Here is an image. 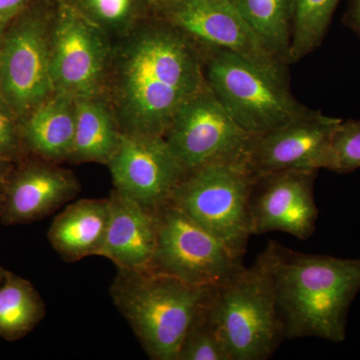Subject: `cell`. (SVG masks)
I'll return each instance as SVG.
<instances>
[{"label":"cell","instance_id":"1","mask_svg":"<svg viewBox=\"0 0 360 360\" xmlns=\"http://www.w3.org/2000/svg\"><path fill=\"white\" fill-rule=\"evenodd\" d=\"M198 45L153 14L124 35L106 85L122 132L165 136L179 108L207 84Z\"/></svg>","mask_w":360,"mask_h":360},{"label":"cell","instance_id":"2","mask_svg":"<svg viewBox=\"0 0 360 360\" xmlns=\"http://www.w3.org/2000/svg\"><path fill=\"white\" fill-rule=\"evenodd\" d=\"M258 257L271 277L285 340H347L348 311L360 292V258L298 252L274 240Z\"/></svg>","mask_w":360,"mask_h":360},{"label":"cell","instance_id":"3","mask_svg":"<svg viewBox=\"0 0 360 360\" xmlns=\"http://www.w3.org/2000/svg\"><path fill=\"white\" fill-rule=\"evenodd\" d=\"M214 288L151 269H118L110 295L151 359L176 360L187 331Z\"/></svg>","mask_w":360,"mask_h":360},{"label":"cell","instance_id":"4","mask_svg":"<svg viewBox=\"0 0 360 360\" xmlns=\"http://www.w3.org/2000/svg\"><path fill=\"white\" fill-rule=\"evenodd\" d=\"M207 312L231 360L269 359L285 340L274 283L259 257L213 290Z\"/></svg>","mask_w":360,"mask_h":360},{"label":"cell","instance_id":"5","mask_svg":"<svg viewBox=\"0 0 360 360\" xmlns=\"http://www.w3.org/2000/svg\"><path fill=\"white\" fill-rule=\"evenodd\" d=\"M205 47L208 86L251 136L311 112L291 94L285 77L233 52Z\"/></svg>","mask_w":360,"mask_h":360},{"label":"cell","instance_id":"6","mask_svg":"<svg viewBox=\"0 0 360 360\" xmlns=\"http://www.w3.org/2000/svg\"><path fill=\"white\" fill-rule=\"evenodd\" d=\"M255 180L245 160L210 163L184 175L172 203L243 255L252 236L250 201Z\"/></svg>","mask_w":360,"mask_h":360},{"label":"cell","instance_id":"7","mask_svg":"<svg viewBox=\"0 0 360 360\" xmlns=\"http://www.w3.org/2000/svg\"><path fill=\"white\" fill-rule=\"evenodd\" d=\"M59 0H35L7 25L0 59V94L20 122L54 94L52 26Z\"/></svg>","mask_w":360,"mask_h":360},{"label":"cell","instance_id":"8","mask_svg":"<svg viewBox=\"0 0 360 360\" xmlns=\"http://www.w3.org/2000/svg\"><path fill=\"white\" fill-rule=\"evenodd\" d=\"M156 217L158 241L148 269L193 285L217 288L245 267L243 255L232 250L177 206L169 203Z\"/></svg>","mask_w":360,"mask_h":360},{"label":"cell","instance_id":"9","mask_svg":"<svg viewBox=\"0 0 360 360\" xmlns=\"http://www.w3.org/2000/svg\"><path fill=\"white\" fill-rule=\"evenodd\" d=\"M112 54L108 35L59 0L51 37L53 91L75 98L103 96Z\"/></svg>","mask_w":360,"mask_h":360},{"label":"cell","instance_id":"10","mask_svg":"<svg viewBox=\"0 0 360 360\" xmlns=\"http://www.w3.org/2000/svg\"><path fill=\"white\" fill-rule=\"evenodd\" d=\"M163 137L186 174L210 163L245 160L251 139L208 84L179 108Z\"/></svg>","mask_w":360,"mask_h":360},{"label":"cell","instance_id":"11","mask_svg":"<svg viewBox=\"0 0 360 360\" xmlns=\"http://www.w3.org/2000/svg\"><path fill=\"white\" fill-rule=\"evenodd\" d=\"M153 14L198 44L238 54L286 77L283 61L251 30L229 0H160Z\"/></svg>","mask_w":360,"mask_h":360},{"label":"cell","instance_id":"12","mask_svg":"<svg viewBox=\"0 0 360 360\" xmlns=\"http://www.w3.org/2000/svg\"><path fill=\"white\" fill-rule=\"evenodd\" d=\"M108 165L115 191L155 215L172 203L186 175L165 137L158 135L122 132Z\"/></svg>","mask_w":360,"mask_h":360},{"label":"cell","instance_id":"13","mask_svg":"<svg viewBox=\"0 0 360 360\" xmlns=\"http://www.w3.org/2000/svg\"><path fill=\"white\" fill-rule=\"evenodd\" d=\"M341 120L311 110L283 127L251 136L246 167L257 177L288 170L319 172Z\"/></svg>","mask_w":360,"mask_h":360},{"label":"cell","instance_id":"14","mask_svg":"<svg viewBox=\"0 0 360 360\" xmlns=\"http://www.w3.org/2000/svg\"><path fill=\"white\" fill-rule=\"evenodd\" d=\"M317 172L288 170L257 177L250 201L251 236L278 231L300 240L311 238L319 214Z\"/></svg>","mask_w":360,"mask_h":360},{"label":"cell","instance_id":"15","mask_svg":"<svg viewBox=\"0 0 360 360\" xmlns=\"http://www.w3.org/2000/svg\"><path fill=\"white\" fill-rule=\"evenodd\" d=\"M0 191V222L4 225L37 221L56 212L80 191L70 170L52 161H18Z\"/></svg>","mask_w":360,"mask_h":360},{"label":"cell","instance_id":"16","mask_svg":"<svg viewBox=\"0 0 360 360\" xmlns=\"http://www.w3.org/2000/svg\"><path fill=\"white\" fill-rule=\"evenodd\" d=\"M105 239L98 257L122 270L148 269L158 241V217L113 189Z\"/></svg>","mask_w":360,"mask_h":360},{"label":"cell","instance_id":"17","mask_svg":"<svg viewBox=\"0 0 360 360\" xmlns=\"http://www.w3.org/2000/svg\"><path fill=\"white\" fill-rule=\"evenodd\" d=\"M110 214V198L75 201L54 219L47 238L65 262L97 255L105 239Z\"/></svg>","mask_w":360,"mask_h":360},{"label":"cell","instance_id":"18","mask_svg":"<svg viewBox=\"0 0 360 360\" xmlns=\"http://www.w3.org/2000/svg\"><path fill=\"white\" fill-rule=\"evenodd\" d=\"M75 98L54 92L20 122L25 151L52 161L68 160L75 134Z\"/></svg>","mask_w":360,"mask_h":360},{"label":"cell","instance_id":"19","mask_svg":"<svg viewBox=\"0 0 360 360\" xmlns=\"http://www.w3.org/2000/svg\"><path fill=\"white\" fill-rule=\"evenodd\" d=\"M75 134L68 160L108 165L122 139V130L103 96L75 98Z\"/></svg>","mask_w":360,"mask_h":360},{"label":"cell","instance_id":"20","mask_svg":"<svg viewBox=\"0 0 360 360\" xmlns=\"http://www.w3.org/2000/svg\"><path fill=\"white\" fill-rule=\"evenodd\" d=\"M44 315V303L32 283L7 270L0 284V338L16 341L25 338Z\"/></svg>","mask_w":360,"mask_h":360},{"label":"cell","instance_id":"21","mask_svg":"<svg viewBox=\"0 0 360 360\" xmlns=\"http://www.w3.org/2000/svg\"><path fill=\"white\" fill-rule=\"evenodd\" d=\"M274 56L288 63L295 0H229Z\"/></svg>","mask_w":360,"mask_h":360},{"label":"cell","instance_id":"22","mask_svg":"<svg viewBox=\"0 0 360 360\" xmlns=\"http://www.w3.org/2000/svg\"><path fill=\"white\" fill-rule=\"evenodd\" d=\"M340 0H295L288 63H296L323 41Z\"/></svg>","mask_w":360,"mask_h":360},{"label":"cell","instance_id":"23","mask_svg":"<svg viewBox=\"0 0 360 360\" xmlns=\"http://www.w3.org/2000/svg\"><path fill=\"white\" fill-rule=\"evenodd\" d=\"M106 34H124L153 14L151 0H65Z\"/></svg>","mask_w":360,"mask_h":360},{"label":"cell","instance_id":"24","mask_svg":"<svg viewBox=\"0 0 360 360\" xmlns=\"http://www.w3.org/2000/svg\"><path fill=\"white\" fill-rule=\"evenodd\" d=\"M176 360H231L219 331L208 315L207 305L187 331Z\"/></svg>","mask_w":360,"mask_h":360},{"label":"cell","instance_id":"25","mask_svg":"<svg viewBox=\"0 0 360 360\" xmlns=\"http://www.w3.org/2000/svg\"><path fill=\"white\" fill-rule=\"evenodd\" d=\"M360 168V120H341L336 129L323 169L350 174Z\"/></svg>","mask_w":360,"mask_h":360},{"label":"cell","instance_id":"26","mask_svg":"<svg viewBox=\"0 0 360 360\" xmlns=\"http://www.w3.org/2000/svg\"><path fill=\"white\" fill-rule=\"evenodd\" d=\"M25 153L20 120L0 94V158L18 162Z\"/></svg>","mask_w":360,"mask_h":360},{"label":"cell","instance_id":"27","mask_svg":"<svg viewBox=\"0 0 360 360\" xmlns=\"http://www.w3.org/2000/svg\"><path fill=\"white\" fill-rule=\"evenodd\" d=\"M35 0H0V21H11Z\"/></svg>","mask_w":360,"mask_h":360},{"label":"cell","instance_id":"28","mask_svg":"<svg viewBox=\"0 0 360 360\" xmlns=\"http://www.w3.org/2000/svg\"><path fill=\"white\" fill-rule=\"evenodd\" d=\"M343 20L345 25L352 28L360 39V0H349V6Z\"/></svg>","mask_w":360,"mask_h":360},{"label":"cell","instance_id":"29","mask_svg":"<svg viewBox=\"0 0 360 360\" xmlns=\"http://www.w3.org/2000/svg\"><path fill=\"white\" fill-rule=\"evenodd\" d=\"M15 163L13 161L0 158V191H1L2 187L6 184L7 177H8Z\"/></svg>","mask_w":360,"mask_h":360},{"label":"cell","instance_id":"30","mask_svg":"<svg viewBox=\"0 0 360 360\" xmlns=\"http://www.w3.org/2000/svg\"><path fill=\"white\" fill-rule=\"evenodd\" d=\"M8 22L6 21H0V59H1V51H2V44H4V33H6L7 25H8Z\"/></svg>","mask_w":360,"mask_h":360},{"label":"cell","instance_id":"31","mask_svg":"<svg viewBox=\"0 0 360 360\" xmlns=\"http://www.w3.org/2000/svg\"><path fill=\"white\" fill-rule=\"evenodd\" d=\"M7 270L4 269V267L0 265V284L4 283V278H6Z\"/></svg>","mask_w":360,"mask_h":360},{"label":"cell","instance_id":"32","mask_svg":"<svg viewBox=\"0 0 360 360\" xmlns=\"http://www.w3.org/2000/svg\"><path fill=\"white\" fill-rule=\"evenodd\" d=\"M160 1V0H151V2H153V4H155V2Z\"/></svg>","mask_w":360,"mask_h":360}]
</instances>
